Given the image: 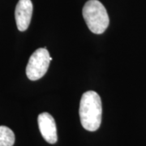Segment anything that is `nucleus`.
<instances>
[{
  "label": "nucleus",
  "instance_id": "nucleus-1",
  "mask_svg": "<svg viewBox=\"0 0 146 146\" xmlns=\"http://www.w3.org/2000/svg\"><path fill=\"white\" fill-rule=\"evenodd\" d=\"M79 115L81 125L85 130L95 131L102 123V106L101 98L94 91H87L82 95Z\"/></svg>",
  "mask_w": 146,
  "mask_h": 146
},
{
  "label": "nucleus",
  "instance_id": "nucleus-2",
  "mask_svg": "<svg viewBox=\"0 0 146 146\" xmlns=\"http://www.w3.org/2000/svg\"><path fill=\"white\" fill-rule=\"evenodd\" d=\"M84 20L89 29L95 34L103 33L108 28L110 19L107 11L98 0H89L82 10Z\"/></svg>",
  "mask_w": 146,
  "mask_h": 146
},
{
  "label": "nucleus",
  "instance_id": "nucleus-3",
  "mask_svg": "<svg viewBox=\"0 0 146 146\" xmlns=\"http://www.w3.org/2000/svg\"><path fill=\"white\" fill-rule=\"evenodd\" d=\"M52 57L46 48H39L32 54L26 67V75L30 80H37L46 73Z\"/></svg>",
  "mask_w": 146,
  "mask_h": 146
},
{
  "label": "nucleus",
  "instance_id": "nucleus-4",
  "mask_svg": "<svg viewBox=\"0 0 146 146\" xmlns=\"http://www.w3.org/2000/svg\"><path fill=\"white\" fill-rule=\"evenodd\" d=\"M37 123L42 137L50 144H55L58 141L57 127L53 116L47 112L38 115Z\"/></svg>",
  "mask_w": 146,
  "mask_h": 146
},
{
  "label": "nucleus",
  "instance_id": "nucleus-5",
  "mask_svg": "<svg viewBox=\"0 0 146 146\" xmlns=\"http://www.w3.org/2000/svg\"><path fill=\"white\" fill-rule=\"evenodd\" d=\"M33 3L31 0H19L15 10V18L18 29L21 32L27 30L30 25L33 15Z\"/></svg>",
  "mask_w": 146,
  "mask_h": 146
},
{
  "label": "nucleus",
  "instance_id": "nucleus-6",
  "mask_svg": "<svg viewBox=\"0 0 146 146\" xmlns=\"http://www.w3.org/2000/svg\"><path fill=\"white\" fill-rule=\"evenodd\" d=\"M15 134L9 127L0 126V146H13Z\"/></svg>",
  "mask_w": 146,
  "mask_h": 146
}]
</instances>
